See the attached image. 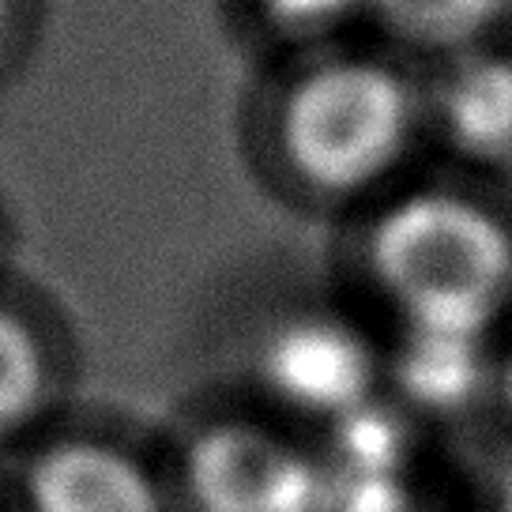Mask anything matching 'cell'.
Here are the masks:
<instances>
[{"instance_id": "obj_4", "label": "cell", "mask_w": 512, "mask_h": 512, "mask_svg": "<svg viewBox=\"0 0 512 512\" xmlns=\"http://www.w3.org/2000/svg\"><path fill=\"white\" fill-rule=\"evenodd\" d=\"M211 392L328 437L384 400V343L351 302L283 309L249 336Z\"/></svg>"}, {"instance_id": "obj_7", "label": "cell", "mask_w": 512, "mask_h": 512, "mask_svg": "<svg viewBox=\"0 0 512 512\" xmlns=\"http://www.w3.org/2000/svg\"><path fill=\"white\" fill-rule=\"evenodd\" d=\"M467 456L471 460L512 456V324L490 347V366H486L479 418L467 441Z\"/></svg>"}, {"instance_id": "obj_2", "label": "cell", "mask_w": 512, "mask_h": 512, "mask_svg": "<svg viewBox=\"0 0 512 512\" xmlns=\"http://www.w3.org/2000/svg\"><path fill=\"white\" fill-rule=\"evenodd\" d=\"M418 91L392 64L332 57L279 98L275 147L294 181L328 200L381 192L418 132Z\"/></svg>"}, {"instance_id": "obj_9", "label": "cell", "mask_w": 512, "mask_h": 512, "mask_svg": "<svg viewBox=\"0 0 512 512\" xmlns=\"http://www.w3.org/2000/svg\"><path fill=\"white\" fill-rule=\"evenodd\" d=\"M0 512H16L12 505H8V497H4V490H0Z\"/></svg>"}, {"instance_id": "obj_1", "label": "cell", "mask_w": 512, "mask_h": 512, "mask_svg": "<svg viewBox=\"0 0 512 512\" xmlns=\"http://www.w3.org/2000/svg\"><path fill=\"white\" fill-rule=\"evenodd\" d=\"M347 302L392 339L490 343L512 324V211L467 189L362 208Z\"/></svg>"}, {"instance_id": "obj_5", "label": "cell", "mask_w": 512, "mask_h": 512, "mask_svg": "<svg viewBox=\"0 0 512 512\" xmlns=\"http://www.w3.org/2000/svg\"><path fill=\"white\" fill-rule=\"evenodd\" d=\"M16 512H177L162 433L72 407L0 464Z\"/></svg>"}, {"instance_id": "obj_3", "label": "cell", "mask_w": 512, "mask_h": 512, "mask_svg": "<svg viewBox=\"0 0 512 512\" xmlns=\"http://www.w3.org/2000/svg\"><path fill=\"white\" fill-rule=\"evenodd\" d=\"M159 433L177 512H328L332 505L320 437L219 392Z\"/></svg>"}, {"instance_id": "obj_6", "label": "cell", "mask_w": 512, "mask_h": 512, "mask_svg": "<svg viewBox=\"0 0 512 512\" xmlns=\"http://www.w3.org/2000/svg\"><path fill=\"white\" fill-rule=\"evenodd\" d=\"M72 384L61 324L34 302L0 294V464L76 407Z\"/></svg>"}, {"instance_id": "obj_8", "label": "cell", "mask_w": 512, "mask_h": 512, "mask_svg": "<svg viewBox=\"0 0 512 512\" xmlns=\"http://www.w3.org/2000/svg\"><path fill=\"white\" fill-rule=\"evenodd\" d=\"M471 512H512V456L471 460Z\"/></svg>"}]
</instances>
